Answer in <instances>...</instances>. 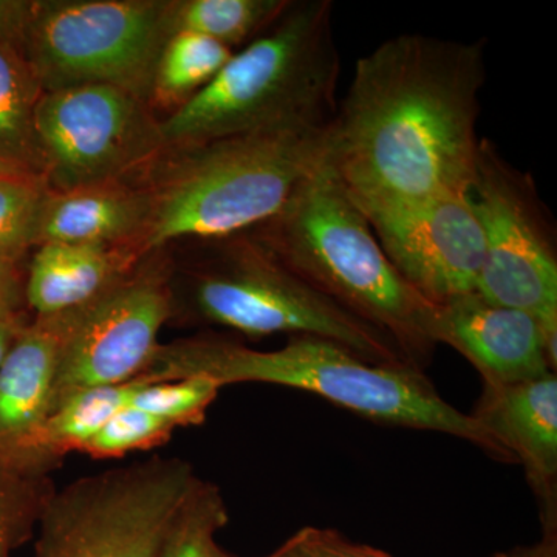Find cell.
Listing matches in <instances>:
<instances>
[{"mask_svg":"<svg viewBox=\"0 0 557 557\" xmlns=\"http://www.w3.org/2000/svg\"><path fill=\"white\" fill-rule=\"evenodd\" d=\"M485 40L403 33L361 58L327 129V163L361 211L468 193Z\"/></svg>","mask_w":557,"mask_h":557,"instance_id":"cell-1","label":"cell"},{"mask_svg":"<svg viewBox=\"0 0 557 557\" xmlns=\"http://www.w3.org/2000/svg\"><path fill=\"white\" fill-rule=\"evenodd\" d=\"M205 375L223 387L273 384L309 392L338 408L386 426L437 432L463 440L500 463L515 457L471 413L438 394L426 373L408 366L376 364L347 347L318 336H289L276 350H258L222 335L161 344L145 383Z\"/></svg>","mask_w":557,"mask_h":557,"instance_id":"cell-2","label":"cell"},{"mask_svg":"<svg viewBox=\"0 0 557 557\" xmlns=\"http://www.w3.org/2000/svg\"><path fill=\"white\" fill-rule=\"evenodd\" d=\"M251 231L321 295L387 336L410 368L426 370L438 346L437 306L392 265L327 159L274 218Z\"/></svg>","mask_w":557,"mask_h":557,"instance_id":"cell-3","label":"cell"},{"mask_svg":"<svg viewBox=\"0 0 557 557\" xmlns=\"http://www.w3.org/2000/svg\"><path fill=\"white\" fill-rule=\"evenodd\" d=\"M332 0H292L276 22L160 121L164 150L259 132L329 129L341 57Z\"/></svg>","mask_w":557,"mask_h":557,"instance_id":"cell-4","label":"cell"},{"mask_svg":"<svg viewBox=\"0 0 557 557\" xmlns=\"http://www.w3.org/2000/svg\"><path fill=\"white\" fill-rule=\"evenodd\" d=\"M327 156V129L259 132L168 149L146 172L143 256L178 239L219 240L256 230L285 207Z\"/></svg>","mask_w":557,"mask_h":557,"instance_id":"cell-5","label":"cell"},{"mask_svg":"<svg viewBox=\"0 0 557 557\" xmlns=\"http://www.w3.org/2000/svg\"><path fill=\"white\" fill-rule=\"evenodd\" d=\"M180 307L190 321L248 338L318 336L376 364L410 368L387 336L311 287L252 231L209 244L207 256L183 278Z\"/></svg>","mask_w":557,"mask_h":557,"instance_id":"cell-6","label":"cell"},{"mask_svg":"<svg viewBox=\"0 0 557 557\" xmlns=\"http://www.w3.org/2000/svg\"><path fill=\"white\" fill-rule=\"evenodd\" d=\"M174 33V0H42L33 2L24 58L44 91L100 84L149 104Z\"/></svg>","mask_w":557,"mask_h":557,"instance_id":"cell-7","label":"cell"},{"mask_svg":"<svg viewBox=\"0 0 557 557\" xmlns=\"http://www.w3.org/2000/svg\"><path fill=\"white\" fill-rule=\"evenodd\" d=\"M199 475L182 458L153 457L57 490L35 557H156Z\"/></svg>","mask_w":557,"mask_h":557,"instance_id":"cell-8","label":"cell"},{"mask_svg":"<svg viewBox=\"0 0 557 557\" xmlns=\"http://www.w3.org/2000/svg\"><path fill=\"white\" fill-rule=\"evenodd\" d=\"M469 197L485 244L475 292L527 311L557 343V231L536 180L480 138Z\"/></svg>","mask_w":557,"mask_h":557,"instance_id":"cell-9","label":"cell"},{"mask_svg":"<svg viewBox=\"0 0 557 557\" xmlns=\"http://www.w3.org/2000/svg\"><path fill=\"white\" fill-rule=\"evenodd\" d=\"M35 132L42 177L53 193L127 182L164 152L150 106L100 84L44 91Z\"/></svg>","mask_w":557,"mask_h":557,"instance_id":"cell-10","label":"cell"},{"mask_svg":"<svg viewBox=\"0 0 557 557\" xmlns=\"http://www.w3.org/2000/svg\"><path fill=\"white\" fill-rule=\"evenodd\" d=\"M171 282L164 270L137 269L87 306L62 354L51 410L81 392L137 381L148 370L172 318Z\"/></svg>","mask_w":557,"mask_h":557,"instance_id":"cell-11","label":"cell"},{"mask_svg":"<svg viewBox=\"0 0 557 557\" xmlns=\"http://www.w3.org/2000/svg\"><path fill=\"white\" fill-rule=\"evenodd\" d=\"M361 212L392 265L429 302L478 289L485 244L469 190Z\"/></svg>","mask_w":557,"mask_h":557,"instance_id":"cell-12","label":"cell"},{"mask_svg":"<svg viewBox=\"0 0 557 557\" xmlns=\"http://www.w3.org/2000/svg\"><path fill=\"white\" fill-rule=\"evenodd\" d=\"M435 341L471 362L487 386H509L556 373L557 343L527 311L467 293L437 306Z\"/></svg>","mask_w":557,"mask_h":557,"instance_id":"cell-13","label":"cell"},{"mask_svg":"<svg viewBox=\"0 0 557 557\" xmlns=\"http://www.w3.org/2000/svg\"><path fill=\"white\" fill-rule=\"evenodd\" d=\"M525 471L541 516L542 534L557 536V375L509 386L483 384L474 412Z\"/></svg>","mask_w":557,"mask_h":557,"instance_id":"cell-14","label":"cell"},{"mask_svg":"<svg viewBox=\"0 0 557 557\" xmlns=\"http://www.w3.org/2000/svg\"><path fill=\"white\" fill-rule=\"evenodd\" d=\"M86 307L35 317L0 366V467L51 410L64 348Z\"/></svg>","mask_w":557,"mask_h":557,"instance_id":"cell-15","label":"cell"},{"mask_svg":"<svg viewBox=\"0 0 557 557\" xmlns=\"http://www.w3.org/2000/svg\"><path fill=\"white\" fill-rule=\"evenodd\" d=\"M141 258L132 245H39L25 278L28 310L47 317L89 306L129 277Z\"/></svg>","mask_w":557,"mask_h":557,"instance_id":"cell-16","label":"cell"},{"mask_svg":"<svg viewBox=\"0 0 557 557\" xmlns=\"http://www.w3.org/2000/svg\"><path fill=\"white\" fill-rule=\"evenodd\" d=\"M148 219V193L129 182L65 193L49 190L40 212L36 247L44 244L132 245L138 249Z\"/></svg>","mask_w":557,"mask_h":557,"instance_id":"cell-17","label":"cell"},{"mask_svg":"<svg viewBox=\"0 0 557 557\" xmlns=\"http://www.w3.org/2000/svg\"><path fill=\"white\" fill-rule=\"evenodd\" d=\"M141 381L90 388L61 403L21 443L2 468L30 475H51L69 454L81 453L113 413L129 405Z\"/></svg>","mask_w":557,"mask_h":557,"instance_id":"cell-18","label":"cell"},{"mask_svg":"<svg viewBox=\"0 0 557 557\" xmlns=\"http://www.w3.org/2000/svg\"><path fill=\"white\" fill-rule=\"evenodd\" d=\"M233 54L228 47L199 33L175 32L157 64L150 109L175 112L205 89Z\"/></svg>","mask_w":557,"mask_h":557,"instance_id":"cell-19","label":"cell"},{"mask_svg":"<svg viewBox=\"0 0 557 557\" xmlns=\"http://www.w3.org/2000/svg\"><path fill=\"white\" fill-rule=\"evenodd\" d=\"M42 94L28 62L0 47V156L40 177L42 161L36 139L35 110Z\"/></svg>","mask_w":557,"mask_h":557,"instance_id":"cell-20","label":"cell"},{"mask_svg":"<svg viewBox=\"0 0 557 557\" xmlns=\"http://www.w3.org/2000/svg\"><path fill=\"white\" fill-rule=\"evenodd\" d=\"M292 0H174L175 32H193L233 50L269 30Z\"/></svg>","mask_w":557,"mask_h":557,"instance_id":"cell-21","label":"cell"},{"mask_svg":"<svg viewBox=\"0 0 557 557\" xmlns=\"http://www.w3.org/2000/svg\"><path fill=\"white\" fill-rule=\"evenodd\" d=\"M228 520V508L219 486L197 478L156 557H218L215 537Z\"/></svg>","mask_w":557,"mask_h":557,"instance_id":"cell-22","label":"cell"},{"mask_svg":"<svg viewBox=\"0 0 557 557\" xmlns=\"http://www.w3.org/2000/svg\"><path fill=\"white\" fill-rule=\"evenodd\" d=\"M51 475H30L0 467V557L27 542L57 493Z\"/></svg>","mask_w":557,"mask_h":557,"instance_id":"cell-23","label":"cell"},{"mask_svg":"<svg viewBox=\"0 0 557 557\" xmlns=\"http://www.w3.org/2000/svg\"><path fill=\"white\" fill-rule=\"evenodd\" d=\"M36 174L0 177V258L21 262L36 247L40 212L49 194Z\"/></svg>","mask_w":557,"mask_h":557,"instance_id":"cell-24","label":"cell"},{"mask_svg":"<svg viewBox=\"0 0 557 557\" xmlns=\"http://www.w3.org/2000/svg\"><path fill=\"white\" fill-rule=\"evenodd\" d=\"M222 387L218 381L205 375L161 383L141 381L129 406L170 421L177 429L200 426Z\"/></svg>","mask_w":557,"mask_h":557,"instance_id":"cell-25","label":"cell"},{"mask_svg":"<svg viewBox=\"0 0 557 557\" xmlns=\"http://www.w3.org/2000/svg\"><path fill=\"white\" fill-rule=\"evenodd\" d=\"M175 431L177 428L170 421L127 405L106 421L79 454L97 460L121 458L135 450L159 448L168 443Z\"/></svg>","mask_w":557,"mask_h":557,"instance_id":"cell-26","label":"cell"},{"mask_svg":"<svg viewBox=\"0 0 557 557\" xmlns=\"http://www.w3.org/2000/svg\"><path fill=\"white\" fill-rule=\"evenodd\" d=\"M262 557H395L384 549L350 541L333 528L304 527Z\"/></svg>","mask_w":557,"mask_h":557,"instance_id":"cell-27","label":"cell"},{"mask_svg":"<svg viewBox=\"0 0 557 557\" xmlns=\"http://www.w3.org/2000/svg\"><path fill=\"white\" fill-rule=\"evenodd\" d=\"M32 11L33 2L27 0H0V47L24 58Z\"/></svg>","mask_w":557,"mask_h":557,"instance_id":"cell-28","label":"cell"},{"mask_svg":"<svg viewBox=\"0 0 557 557\" xmlns=\"http://www.w3.org/2000/svg\"><path fill=\"white\" fill-rule=\"evenodd\" d=\"M25 278L27 271L21 269V262L0 258V319L28 313Z\"/></svg>","mask_w":557,"mask_h":557,"instance_id":"cell-29","label":"cell"},{"mask_svg":"<svg viewBox=\"0 0 557 557\" xmlns=\"http://www.w3.org/2000/svg\"><path fill=\"white\" fill-rule=\"evenodd\" d=\"M493 557H557V536L542 534L541 541L536 544L511 548Z\"/></svg>","mask_w":557,"mask_h":557,"instance_id":"cell-30","label":"cell"},{"mask_svg":"<svg viewBox=\"0 0 557 557\" xmlns=\"http://www.w3.org/2000/svg\"><path fill=\"white\" fill-rule=\"evenodd\" d=\"M30 319L28 313L16 318L0 319V366H2L3 359L9 354L21 330L30 322Z\"/></svg>","mask_w":557,"mask_h":557,"instance_id":"cell-31","label":"cell"},{"mask_svg":"<svg viewBox=\"0 0 557 557\" xmlns=\"http://www.w3.org/2000/svg\"><path fill=\"white\" fill-rule=\"evenodd\" d=\"M20 174H35V172L28 171L27 168L21 166V164L14 163V161L3 159V157L0 156V177Z\"/></svg>","mask_w":557,"mask_h":557,"instance_id":"cell-32","label":"cell"},{"mask_svg":"<svg viewBox=\"0 0 557 557\" xmlns=\"http://www.w3.org/2000/svg\"><path fill=\"white\" fill-rule=\"evenodd\" d=\"M218 557H236L233 555H230V553H226L225 549L220 548L218 553Z\"/></svg>","mask_w":557,"mask_h":557,"instance_id":"cell-33","label":"cell"}]
</instances>
